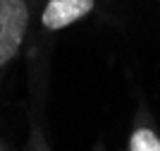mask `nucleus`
I'll return each instance as SVG.
<instances>
[{
	"label": "nucleus",
	"instance_id": "obj_1",
	"mask_svg": "<svg viewBox=\"0 0 160 151\" xmlns=\"http://www.w3.org/2000/svg\"><path fill=\"white\" fill-rule=\"evenodd\" d=\"M33 19V0H0V82L24 48Z\"/></svg>",
	"mask_w": 160,
	"mask_h": 151
},
{
	"label": "nucleus",
	"instance_id": "obj_2",
	"mask_svg": "<svg viewBox=\"0 0 160 151\" xmlns=\"http://www.w3.org/2000/svg\"><path fill=\"white\" fill-rule=\"evenodd\" d=\"M98 0H46L38 17V26L46 34H58L91 14Z\"/></svg>",
	"mask_w": 160,
	"mask_h": 151
},
{
	"label": "nucleus",
	"instance_id": "obj_3",
	"mask_svg": "<svg viewBox=\"0 0 160 151\" xmlns=\"http://www.w3.org/2000/svg\"><path fill=\"white\" fill-rule=\"evenodd\" d=\"M129 151H160V134L155 127L141 122L129 134Z\"/></svg>",
	"mask_w": 160,
	"mask_h": 151
},
{
	"label": "nucleus",
	"instance_id": "obj_4",
	"mask_svg": "<svg viewBox=\"0 0 160 151\" xmlns=\"http://www.w3.org/2000/svg\"><path fill=\"white\" fill-rule=\"evenodd\" d=\"M29 149H31V151H50V149L46 146V142H43V134L36 130V125H33V130H31V142H29Z\"/></svg>",
	"mask_w": 160,
	"mask_h": 151
},
{
	"label": "nucleus",
	"instance_id": "obj_5",
	"mask_svg": "<svg viewBox=\"0 0 160 151\" xmlns=\"http://www.w3.org/2000/svg\"><path fill=\"white\" fill-rule=\"evenodd\" d=\"M0 151H7V146H5V142H2V137H0Z\"/></svg>",
	"mask_w": 160,
	"mask_h": 151
}]
</instances>
